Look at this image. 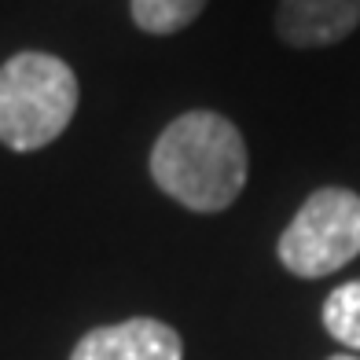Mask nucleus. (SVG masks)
Segmentation results:
<instances>
[{
  "label": "nucleus",
  "mask_w": 360,
  "mask_h": 360,
  "mask_svg": "<svg viewBox=\"0 0 360 360\" xmlns=\"http://www.w3.org/2000/svg\"><path fill=\"white\" fill-rule=\"evenodd\" d=\"M155 184L195 214L228 210L247 184L243 133L217 110H188L173 118L151 147Z\"/></svg>",
  "instance_id": "1"
},
{
  "label": "nucleus",
  "mask_w": 360,
  "mask_h": 360,
  "mask_svg": "<svg viewBox=\"0 0 360 360\" xmlns=\"http://www.w3.org/2000/svg\"><path fill=\"white\" fill-rule=\"evenodd\" d=\"M77 110L70 63L48 52H19L0 67V143L11 151L48 147Z\"/></svg>",
  "instance_id": "2"
},
{
  "label": "nucleus",
  "mask_w": 360,
  "mask_h": 360,
  "mask_svg": "<svg viewBox=\"0 0 360 360\" xmlns=\"http://www.w3.org/2000/svg\"><path fill=\"white\" fill-rule=\"evenodd\" d=\"M360 254V195L346 188H320L305 199L280 236L283 269L302 280H320Z\"/></svg>",
  "instance_id": "3"
},
{
  "label": "nucleus",
  "mask_w": 360,
  "mask_h": 360,
  "mask_svg": "<svg viewBox=\"0 0 360 360\" xmlns=\"http://www.w3.org/2000/svg\"><path fill=\"white\" fill-rule=\"evenodd\" d=\"M70 360H184V346L169 323L133 316L89 331L74 346Z\"/></svg>",
  "instance_id": "4"
},
{
  "label": "nucleus",
  "mask_w": 360,
  "mask_h": 360,
  "mask_svg": "<svg viewBox=\"0 0 360 360\" xmlns=\"http://www.w3.org/2000/svg\"><path fill=\"white\" fill-rule=\"evenodd\" d=\"M360 26V0H280L276 34L290 48H323L346 41Z\"/></svg>",
  "instance_id": "5"
},
{
  "label": "nucleus",
  "mask_w": 360,
  "mask_h": 360,
  "mask_svg": "<svg viewBox=\"0 0 360 360\" xmlns=\"http://www.w3.org/2000/svg\"><path fill=\"white\" fill-rule=\"evenodd\" d=\"M206 0H129V11H133V22L143 34H176V30L191 26L202 15Z\"/></svg>",
  "instance_id": "6"
},
{
  "label": "nucleus",
  "mask_w": 360,
  "mask_h": 360,
  "mask_svg": "<svg viewBox=\"0 0 360 360\" xmlns=\"http://www.w3.org/2000/svg\"><path fill=\"white\" fill-rule=\"evenodd\" d=\"M323 327L346 349H360V280L342 283L323 302Z\"/></svg>",
  "instance_id": "7"
},
{
  "label": "nucleus",
  "mask_w": 360,
  "mask_h": 360,
  "mask_svg": "<svg viewBox=\"0 0 360 360\" xmlns=\"http://www.w3.org/2000/svg\"><path fill=\"white\" fill-rule=\"evenodd\" d=\"M331 360H360V356H346V353H342V356H331Z\"/></svg>",
  "instance_id": "8"
}]
</instances>
